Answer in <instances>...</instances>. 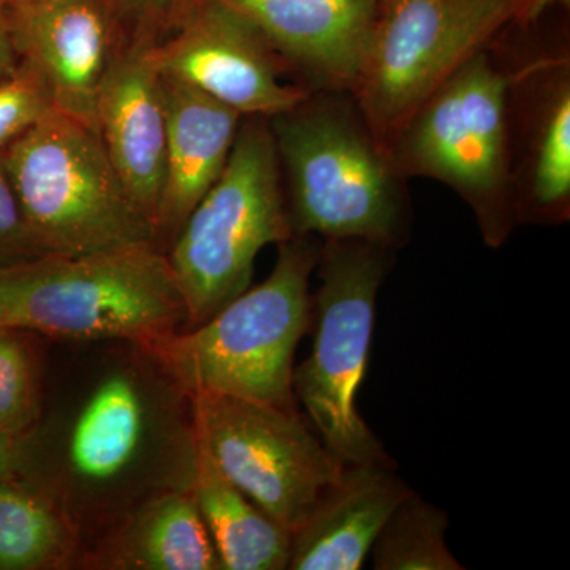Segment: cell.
I'll use <instances>...</instances> for the list:
<instances>
[{
  "label": "cell",
  "mask_w": 570,
  "mask_h": 570,
  "mask_svg": "<svg viewBox=\"0 0 570 570\" xmlns=\"http://www.w3.org/2000/svg\"><path fill=\"white\" fill-rule=\"evenodd\" d=\"M505 94L508 75L491 43L439 85L385 141L404 178L436 179L459 195L493 249L519 225Z\"/></svg>",
  "instance_id": "4"
},
{
  "label": "cell",
  "mask_w": 570,
  "mask_h": 570,
  "mask_svg": "<svg viewBox=\"0 0 570 570\" xmlns=\"http://www.w3.org/2000/svg\"><path fill=\"white\" fill-rule=\"evenodd\" d=\"M9 3L39 2V0H7Z\"/></svg>",
  "instance_id": "28"
},
{
  "label": "cell",
  "mask_w": 570,
  "mask_h": 570,
  "mask_svg": "<svg viewBox=\"0 0 570 570\" xmlns=\"http://www.w3.org/2000/svg\"><path fill=\"white\" fill-rule=\"evenodd\" d=\"M77 538L66 513L29 480L0 478V570L67 568Z\"/></svg>",
  "instance_id": "20"
},
{
  "label": "cell",
  "mask_w": 570,
  "mask_h": 570,
  "mask_svg": "<svg viewBox=\"0 0 570 570\" xmlns=\"http://www.w3.org/2000/svg\"><path fill=\"white\" fill-rule=\"evenodd\" d=\"M148 407L137 379L110 374L92 390L71 423L67 466L88 485L102 487L126 474L145 445Z\"/></svg>",
  "instance_id": "19"
},
{
  "label": "cell",
  "mask_w": 570,
  "mask_h": 570,
  "mask_svg": "<svg viewBox=\"0 0 570 570\" xmlns=\"http://www.w3.org/2000/svg\"><path fill=\"white\" fill-rule=\"evenodd\" d=\"M0 156L41 253L154 242L153 224L124 187L100 135L77 119L51 111Z\"/></svg>",
  "instance_id": "7"
},
{
  "label": "cell",
  "mask_w": 570,
  "mask_h": 570,
  "mask_svg": "<svg viewBox=\"0 0 570 570\" xmlns=\"http://www.w3.org/2000/svg\"><path fill=\"white\" fill-rule=\"evenodd\" d=\"M444 510L409 491L379 532L371 553L376 570H461L445 543Z\"/></svg>",
  "instance_id": "21"
},
{
  "label": "cell",
  "mask_w": 570,
  "mask_h": 570,
  "mask_svg": "<svg viewBox=\"0 0 570 570\" xmlns=\"http://www.w3.org/2000/svg\"><path fill=\"white\" fill-rule=\"evenodd\" d=\"M0 326H6V317H3L2 307H0Z\"/></svg>",
  "instance_id": "29"
},
{
  "label": "cell",
  "mask_w": 570,
  "mask_h": 570,
  "mask_svg": "<svg viewBox=\"0 0 570 570\" xmlns=\"http://www.w3.org/2000/svg\"><path fill=\"white\" fill-rule=\"evenodd\" d=\"M7 17L18 61L36 71L55 110L99 134L100 88L124 47L110 0L7 2Z\"/></svg>",
  "instance_id": "12"
},
{
  "label": "cell",
  "mask_w": 570,
  "mask_h": 570,
  "mask_svg": "<svg viewBox=\"0 0 570 570\" xmlns=\"http://www.w3.org/2000/svg\"><path fill=\"white\" fill-rule=\"evenodd\" d=\"M47 255L33 242L20 200L0 156V266L21 264Z\"/></svg>",
  "instance_id": "25"
},
{
  "label": "cell",
  "mask_w": 570,
  "mask_h": 570,
  "mask_svg": "<svg viewBox=\"0 0 570 570\" xmlns=\"http://www.w3.org/2000/svg\"><path fill=\"white\" fill-rule=\"evenodd\" d=\"M97 126L116 174L154 228L167 163V112L163 77L148 50L116 51L97 100Z\"/></svg>",
  "instance_id": "14"
},
{
  "label": "cell",
  "mask_w": 570,
  "mask_h": 570,
  "mask_svg": "<svg viewBox=\"0 0 570 570\" xmlns=\"http://www.w3.org/2000/svg\"><path fill=\"white\" fill-rule=\"evenodd\" d=\"M527 0H381L360 107L382 141L453 71L523 18Z\"/></svg>",
  "instance_id": "9"
},
{
  "label": "cell",
  "mask_w": 570,
  "mask_h": 570,
  "mask_svg": "<svg viewBox=\"0 0 570 570\" xmlns=\"http://www.w3.org/2000/svg\"><path fill=\"white\" fill-rule=\"evenodd\" d=\"M189 491L224 570L288 569L292 534L236 489L190 434Z\"/></svg>",
  "instance_id": "18"
},
{
  "label": "cell",
  "mask_w": 570,
  "mask_h": 570,
  "mask_svg": "<svg viewBox=\"0 0 570 570\" xmlns=\"http://www.w3.org/2000/svg\"><path fill=\"white\" fill-rule=\"evenodd\" d=\"M22 330L0 326V428L32 434L40 415L39 367Z\"/></svg>",
  "instance_id": "22"
},
{
  "label": "cell",
  "mask_w": 570,
  "mask_h": 570,
  "mask_svg": "<svg viewBox=\"0 0 570 570\" xmlns=\"http://www.w3.org/2000/svg\"><path fill=\"white\" fill-rule=\"evenodd\" d=\"M409 491L393 464H347L292 534L288 569H362L379 532Z\"/></svg>",
  "instance_id": "16"
},
{
  "label": "cell",
  "mask_w": 570,
  "mask_h": 570,
  "mask_svg": "<svg viewBox=\"0 0 570 570\" xmlns=\"http://www.w3.org/2000/svg\"><path fill=\"white\" fill-rule=\"evenodd\" d=\"M163 77L167 112V163L154 242L165 253L230 157L245 116L194 86Z\"/></svg>",
  "instance_id": "15"
},
{
  "label": "cell",
  "mask_w": 570,
  "mask_h": 570,
  "mask_svg": "<svg viewBox=\"0 0 570 570\" xmlns=\"http://www.w3.org/2000/svg\"><path fill=\"white\" fill-rule=\"evenodd\" d=\"M18 56L11 40L9 17H7V2L0 0V78L9 77L18 69Z\"/></svg>",
  "instance_id": "27"
},
{
  "label": "cell",
  "mask_w": 570,
  "mask_h": 570,
  "mask_svg": "<svg viewBox=\"0 0 570 570\" xmlns=\"http://www.w3.org/2000/svg\"><path fill=\"white\" fill-rule=\"evenodd\" d=\"M321 246L313 235L281 243L264 283L148 354L186 395L223 393L295 411L294 356L311 325L309 281Z\"/></svg>",
  "instance_id": "3"
},
{
  "label": "cell",
  "mask_w": 570,
  "mask_h": 570,
  "mask_svg": "<svg viewBox=\"0 0 570 570\" xmlns=\"http://www.w3.org/2000/svg\"><path fill=\"white\" fill-rule=\"evenodd\" d=\"M508 75L510 178L520 224L570 219L569 9L512 21L493 40Z\"/></svg>",
  "instance_id": "8"
},
{
  "label": "cell",
  "mask_w": 570,
  "mask_h": 570,
  "mask_svg": "<svg viewBox=\"0 0 570 570\" xmlns=\"http://www.w3.org/2000/svg\"><path fill=\"white\" fill-rule=\"evenodd\" d=\"M195 0H110L124 47L151 50L178 28Z\"/></svg>",
  "instance_id": "24"
},
{
  "label": "cell",
  "mask_w": 570,
  "mask_h": 570,
  "mask_svg": "<svg viewBox=\"0 0 570 570\" xmlns=\"http://www.w3.org/2000/svg\"><path fill=\"white\" fill-rule=\"evenodd\" d=\"M159 73L194 86L242 116L291 110L309 94L264 33L220 0H195L170 36L148 50Z\"/></svg>",
  "instance_id": "11"
},
{
  "label": "cell",
  "mask_w": 570,
  "mask_h": 570,
  "mask_svg": "<svg viewBox=\"0 0 570 570\" xmlns=\"http://www.w3.org/2000/svg\"><path fill=\"white\" fill-rule=\"evenodd\" d=\"M55 111L50 94L36 71L24 63L0 78V154L45 116Z\"/></svg>",
  "instance_id": "23"
},
{
  "label": "cell",
  "mask_w": 570,
  "mask_h": 570,
  "mask_svg": "<svg viewBox=\"0 0 570 570\" xmlns=\"http://www.w3.org/2000/svg\"><path fill=\"white\" fill-rule=\"evenodd\" d=\"M0 307L11 328L129 341L146 352L187 324L181 288L156 242L0 266Z\"/></svg>",
  "instance_id": "2"
},
{
  "label": "cell",
  "mask_w": 570,
  "mask_h": 570,
  "mask_svg": "<svg viewBox=\"0 0 570 570\" xmlns=\"http://www.w3.org/2000/svg\"><path fill=\"white\" fill-rule=\"evenodd\" d=\"M292 236L268 118L245 116L223 174L167 250L186 303L187 328L246 292L258 253Z\"/></svg>",
  "instance_id": "6"
},
{
  "label": "cell",
  "mask_w": 570,
  "mask_h": 570,
  "mask_svg": "<svg viewBox=\"0 0 570 570\" xmlns=\"http://www.w3.org/2000/svg\"><path fill=\"white\" fill-rule=\"evenodd\" d=\"M32 434L18 436L0 428V478L21 479L32 482Z\"/></svg>",
  "instance_id": "26"
},
{
  "label": "cell",
  "mask_w": 570,
  "mask_h": 570,
  "mask_svg": "<svg viewBox=\"0 0 570 570\" xmlns=\"http://www.w3.org/2000/svg\"><path fill=\"white\" fill-rule=\"evenodd\" d=\"M294 235L366 239L401 249L412 232L407 178L354 91H309L268 118Z\"/></svg>",
  "instance_id": "1"
},
{
  "label": "cell",
  "mask_w": 570,
  "mask_h": 570,
  "mask_svg": "<svg viewBox=\"0 0 570 570\" xmlns=\"http://www.w3.org/2000/svg\"><path fill=\"white\" fill-rule=\"evenodd\" d=\"M187 397L195 441L236 489L291 534L347 466L296 411L223 393Z\"/></svg>",
  "instance_id": "10"
},
{
  "label": "cell",
  "mask_w": 570,
  "mask_h": 570,
  "mask_svg": "<svg viewBox=\"0 0 570 570\" xmlns=\"http://www.w3.org/2000/svg\"><path fill=\"white\" fill-rule=\"evenodd\" d=\"M88 564L118 570H224L190 491H167L142 504Z\"/></svg>",
  "instance_id": "17"
},
{
  "label": "cell",
  "mask_w": 570,
  "mask_h": 570,
  "mask_svg": "<svg viewBox=\"0 0 570 570\" xmlns=\"http://www.w3.org/2000/svg\"><path fill=\"white\" fill-rule=\"evenodd\" d=\"M246 17L307 91L362 80L381 0H220Z\"/></svg>",
  "instance_id": "13"
},
{
  "label": "cell",
  "mask_w": 570,
  "mask_h": 570,
  "mask_svg": "<svg viewBox=\"0 0 570 570\" xmlns=\"http://www.w3.org/2000/svg\"><path fill=\"white\" fill-rule=\"evenodd\" d=\"M395 249L366 239H322L313 295L314 344L294 370L295 400L344 464H392L356 409L366 376L377 292Z\"/></svg>",
  "instance_id": "5"
}]
</instances>
